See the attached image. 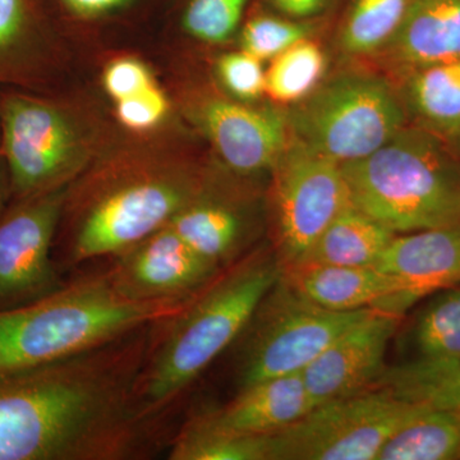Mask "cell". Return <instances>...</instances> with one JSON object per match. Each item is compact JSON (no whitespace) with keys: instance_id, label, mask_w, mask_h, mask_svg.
Returning a JSON list of instances; mask_svg holds the SVG:
<instances>
[{"instance_id":"cell-5","label":"cell","mask_w":460,"mask_h":460,"mask_svg":"<svg viewBox=\"0 0 460 460\" xmlns=\"http://www.w3.org/2000/svg\"><path fill=\"white\" fill-rule=\"evenodd\" d=\"M199 187L193 175L177 169L147 168L96 178L72 199L74 223L63 261L78 265L119 255L168 226Z\"/></svg>"},{"instance_id":"cell-1","label":"cell","mask_w":460,"mask_h":460,"mask_svg":"<svg viewBox=\"0 0 460 460\" xmlns=\"http://www.w3.org/2000/svg\"><path fill=\"white\" fill-rule=\"evenodd\" d=\"M283 271L281 262L270 256H248L220 272L183 313L157 323L137 384L147 414L164 417L196 378L246 332Z\"/></svg>"},{"instance_id":"cell-36","label":"cell","mask_w":460,"mask_h":460,"mask_svg":"<svg viewBox=\"0 0 460 460\" xmlns=\"http://www.w3.org/2000/svg\"><path fill=\"white\" fill-rule=\"evenodd\" d=\"M438 407L447 408V410L460 413V375L441 396Z\"/></svg>"},{"instance_id":"cell-24","label":"cell","mask_w":460,"mask_h":460,"mask_svg":"<svg viewBox=\"0 0 460 460\" xmlns=\"http://www.w3.org/2000/svg\"><path fill=\"white\" fill-rule=\"evenodd\" d=\"M270 436L226 434L190 419L172 436L168 459L270 460Z\"/></svg>"},{"instance_id":"cell-22","label":"cell","mask_w":460,"mask_h":460,"mask_svg":"<svg viewBox=\"0 0 460 460\" xmlns=\"http://www.w3.org/2000/svg\"><path fill=\"white\" fill-rule=\"evenodd\" d=\"M459 456L458 413L426 404L387 440L377 460H449Z\"/></svg>"},{"instance_id":"cell-11","label":"cell","mask_w":460,"mask_h":460,"mask_svg":"<svg viewBox=\"0 0 460 460\" xmlns=\"http://www.w3.org/2000/svg\"><path fill=\"white\" fill-rule=\"evenodd\" d=\"M66 187L12 201L0 215V311L33 304L57 292L51 257Z\"/></svg>"},{"instance_id":"cell-20","label":"cell","mask_w":460,"mask_h":460,"mask_svg":"<svg viewBox=\"0 0 460 460\" xmlns=\"http://www.w3.org/2000/svg\"><path fill=\"white\" fill-rule=\"evenodd\" d=\"M393 54L404 65L423 69L460 58V0H410Z\"/></svg>"},{"instance_id":"cell-3","label":"cell","mask_w":460,"mask_h":460,"mask_svg":"<svg viewBox=\"0 0 460 460\" xmlns=\"http://www.w3.org/2000/svg\"><path fill=\"white\" fill-rule=\"evenodd\" d=\"M108 404L95 370L81 357L0 375V460H90Z\"/></svg>"},{"instance_id":"cell-25","label":"cell","mask_w":460,"mask_h":460,"mask_svg":"<svg viewBox=\"0 0 460 460\" xmlns=\"http://www.w3.org/2000/svg\"><path fill=\"white\" fill-rule=\"evenodd\" d=\"M325 68L323 51L305 39L272 59L266 71L265 93L283 104L302 102L316 89Z\"/></svg>"},{"instance_id":"cell-9","label":"cell","mask_w":460,"mask_h":460,"mask_svg":"<svg viewBox=\"0 0 460 460\" xmlns=\"http://www.w3.org/2000/svg\"><path fill=\"white\" fill-rule=\"evenodd\" d=\"M0 132L12 201L68 187L86 163V151L65 111L32 93H0Z\"/></svg>"},{"instance_id":"cell-14","label":"cell","mask_w":460,"mask_h":460,"mask_svg":"<svg viewBox=\"0 0 460 460\" xmlns=\"http://www.w3.org/2000/svg\"><path fill=\"white\" fill-rule=\"evenodd\" d=\"M374 268L395 284L394 296L377 311L401 317L425 296L460 283V223L396 234Z\"/></svg>"},{"instance_id":"cell-29","label":"cell","mask_w":460,"mask_h":460,"mask_svg":"<svg viewBox=\"0 0 460 460\" xmlns=\"http://www.w3.org/2000/svg\"><path fill=\"white\" fill-rule=\"evenodd\" d=\"M307 39V29L275 17H256L242 33V50L261 60H272L296 42Z\"/></svg>"},{"instance_id":"cell-13","label":"cell","mask_w":460,"mask_h":460,"mask_svg":"<svg viewBox=\"0 0 460 460\" xmlns=\"http://www.w3.org/2000/svg\"><path fill=\"white\" fill-rule=\"evenodd\" d=\"M399 316L372 310L345 330L302 372L314 408L374 387L385 368Z\"/></svg>"},{"instance_id":"cell-4","label":"cell","mask_w":460,"mask_h":460,"mask_svg":"<svg viewBox=\"0 0 460 460\" xmlns=\"http://www.w3.org/2000/svg\"><path fill=\"white\" fill-rule=\"evenodd\" d=\"M341 171L352 206L394 234L460 223V169L428 133L402 128Z\"/></svg>"},{"instance_id":"cell-32","label":"cell","mask_w":460,"mask_h":460,"mask_svg":"<svg viewBox=\"0 0 460 460\" xmlns=\"http://www.w3.org/2000/svg\"><path fill=\"white\" fill-rule=\"evenodd\" d=\"M151 84H154L153 75L138 60H117L105 71L104 86L115 102L136 95Z\"/></svg>"},{"instance_id":"cell-26","label":"cell","mask_w":460,"mask_h":460,"mask_svg":"<svg viewBox=\"0 0 460 460\" xmlns=\"http://www.w3.org/2000/svg\"><path fill=\"white\" fill-rule=\"evenodd\" d=\"M408 4L410 0H356L341 30V47L354 56L377 50L398 31Z\"/></svg>"},{"instance_id":"cell-17","label":"cell","mask_w":460,"mask_h":460,"mask_svg":"<svg viewBox=\"0 0 460 460\" xmlns=\"http://www.w3.org/2000/svg\"><path fill=\"white\" fill-rule=\"evenodd\" d=\"M313 408L302 374H293L241 387L228 404L192 420L226 434L270 436L289 428Z\"/></svg>"},{"instance_id":"cell-30","label":"cell","mask_w":460,"mask_h":460,"mask_svg":"<svg viewBox=\"0 0 460 460\" xmlns=\"http://www.w3.org/2000/svg\"><path fill=\"white\" fill-rule=\"evenodd\" d=\"M217 72L224 86L239 99L255 100L265 93L262 62L246 51L226 54L217 63Z\"/></svg>"},{"instance_id":"cell-21","label":"cell","mask_w":460,"mask_h":460,"mask_svg":"<svg viewBox=\"0 0 460 460\" xmlns=\"http://www.w3.org/2000/svg\"><path fill=\"white\" fill-rule=\"evenodd\" d=\"M395 235L350 205L323 230L302 265L374 268Z\"/></svg>"},{"instance_id":"cell-23","label":"cell","mask_w":460,"mask_h":460,"mask_svg":"<svg viewBox=\"0 0 460 460\" xmlns=\"http://www.w3.org/2000/svg\"><path fill=\"white\" fill-rule=\"evenodd\" d=\"M39 42L33 0H0V83L35 80Z\"/></svg>"},{"instance_id":"cell-27","label":"cell","mask_w":460,"mask_h":460,"mask_svg":"<svg viewBox=\"0 0 460 460\" xmlns=\"http://www.w3.org/2000/svg\"><path fill=\"white\" fill-rule=\"evenodd\" d=\"M411 98L429 123L443 129L460 127V58L420 69Z\"/></svg>"},{"instance_id":"cell-31","label":"cell","mask_w":460,"mask_h":460,"mask_svg":"<svg viewBox=\"0 0 460 460\" xmlns=\"http://www.w3.org/2000/svg\"><path fill=\"white\" fill-rule=\"evenodd\" d=\"M168 111V100L155 84L129 98L117 102V115L123 126L146 131L162 122Z\"/></svg>"},{"instance_id":"cell-19","label":"cell","mask_w":460,"mask_h":460,"mask_svg":"<svg viewBox=\"0 0 460 460\" xmlns=\"http://www.w3.org/2000/svg\"><path fill=\"white\" fill-rule=\"evenodd\" d=\"M168 226L220 270L238 261L250 229L247 217L237 206L213 198L202 187Z\"/></svg>"},{"instance_id":"cell-8","label":"cell","mask_w":460,"mask_h":460,"mask_svg":"<svg viewBox=\"0 0 460 460\" xmlns=\"http://www.w3.org/2000/svg\"><path fill=\"white\" fill-rule=\"evenodd\" d=\"M372 308L335 313L311 304L281 275L251 321L238 368L239 387L302 374L348 328Z\"/></svg>"},{"instance_id":"cell-33","label":"cell","mask_w":460,"mask_h":460,"mask_svg":"<svg viewBox=\"0 0 460 460\" xmlns=\"http://www.w3.org/2000/svg\"><path fill=\"white\" fill-rule=\"evenodd\" d=\"M62 2L78 14L96 16V14L107 13L115 8L122 7L129 0H62Z\"/></svg>"},{"instance_id":"cell-2","label":"cell","mask_w":460,"mask_h":460,"mask_svg":"<svg viewBox=\"0 0 460 460\" xmlns=\"http://www.w3.org/2000/svg\"><path fill=\"white\" fill-rule=\"evenodd\" d=\"M199 295L132 298L108 270L66 283L33 304L0 311V375L59 361L172 319Z\"/></svg>"},{"instance_id":"cell-6","label":"cell","mask_w":460,"mask_h":460,"mask_svg":"<svg viewBox=\"0 0 460 460\" xmlns=\"http://www.w3.org/2000/svg\"><path fill=\"white\" fill-rule=\"evenodd\" d=\"M392 87L372 75H348L314 89L288 120L295 140L338 164L370 155L402 129Z\"/></svg>"},{"instance_id":"cell-10","label":"cell","mask_w":460,"mask_h":460,"mask_svg":"<svg viewBox=\"0 0 460 460\" xmlns=\"http://www.w3.org/2000/svg\"><path fill=\"white\" fill-rule=\"evenodd\" d=\"M275 204L280 262L292 270L352 202L341 165L293 140L277 164Z\"/></svg>"},{"instance_id":"cell-28","label":"cell","mask_w":460,"mask_h":460,"mask_svg":"<svg viewBox=\"0 0 460 460\" xmlns=\"http://www.w3.org/2000/svg\"><path fill=\"white\" fill-rule=\"evenodd\" d=\"M247 0H190L184 13L187 32L199 40H228L241 22Z\"/></svg>"},{"instance_id":"cell-12","label":"cell","mask_w":460,"mask_h":460,"mask_svg":"<svg viewBox=\"0 0 460 460\" xmlns=\"http://www.w3.org/2000/svg\"><path fill=\"white\" fill-rule=\"evenodd\" d=\"M108 269L115 286L136 299L189 298L224 270L208 262L169 226L127 248Z\"/></svg>"},{"instance_id":"cell-34","label":"cell","mask_w":460,"mask_h":460,"mask_svg":"<svg viewBox=\"0 0 460 460\" xmlns=\"http://www.w3.org/2000/svg\"><path fill=\"white\" fill-rule=\"evenodd\" d=\"M326 0H272L284 13L293 17H307L316 13Z\"/></svg>"},{"instance_id":"cell-15","label":"cell","mask_w":460,"mask_h":460,"mask_svg":"<svg viewBox=\"0 0 460 460\" xmlns=\"http://www.w3.org/2000/svg\"><path fill=\"white\" fill-rule=\"evenodd\" d=\"M199 117L215 150L239 174H255L277 166L289 144L287 118L274 109L214 99L202 105Z\"/></svg>"},{"instance_id":"cell-35","label":"cell","mask_w":460,"mask_h":460,"mask_svg":"<svg viewBox=\"0 0 460 460\" xmlns=\"http://www.w3.org/2000/svg\"><path fill=\"white\" fill-rule=\"evenodd\" d=\"M9 201H12L11 178H9L7 160L3 150L2 132H0V215L4 213Z\"/></svg>"},{"instance_id":"cell-16","label":"cell","mask_w":460,"mask_h":460,"mask_svg":"<svg viewBox=\"0 0 460 460\" xmlns=\"http://www.w3.org/2000/svg\"><path fill=\"white\" fill-rule=\"evenodd\" d=\"M411 343L419 362L398 374L396 390L432 402L460 375V287L443 290L417 317Z\"/></svg>"},{"instance_id":"cell-7","label":"cell","mask_w":460,"mask_h":460,"mask_svg":"<svg viewBox=\"0 0 460 460\" xmlns=\"http://www.w3.org/2000/svg\"><path fill=\"white\" fill-rule=\"evenodd\" d=\"M423 405L375 386L323 402L270 436V460H377Z\"/></svg>"},{"instance_id":"cell-18","label":"cell","mask_w":460,"mask_h":460,"mask_svg":"<svg viewBox=\"0 0 460 460\" xmlns=\"http://www.w3.org/2000/svg\"><path fill=\"white\" fill-rule=\"evenodd\" d=\"M287 281L311 304L335 313L378 310L395 293L392 278L372 266L302 265Z\"/></svg>"}]
</instances>
